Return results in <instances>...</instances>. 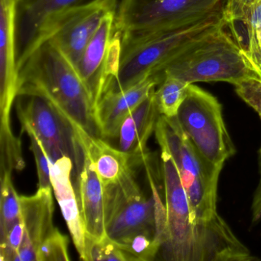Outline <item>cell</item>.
<instances>
[{
	"instance_id": "obj_10",
	"label": "cell",
	"mask_w": 261,
	"mask_h": 261,
	"mask_svg": "<svg viewBox=\"0 0 261 261\" xmlns=\"http://www.w3.org/2000/svg\"><path fill=\"white\" fill-rule=\"evenodd\" d=\"M117 7V0H108L66 13L47 29L38 46L49 42L76 67L103 18Z\"/></svg>"
},
{
	"instance_id": "obj_11",
	"label": "cell",
	"mask_w": 261,
	"mask_h": 261,
	"mask_svg": "<svg viewBox=\"0 0 261 261\" xmlns=\"http://www.w3.org/2000/svg\"><path fill=\"white\" fill-rule=\"evenodd\" d=\"M108 0H19L16 13L18 68L36 49L47 29L58 18Z\"/></svg>"
},
{
	"instance_id": "obj_27",
	"label": "cell",
	"mask_w": 261,
	"mask_h": 261,
	"mask_svg": "<svg viewBox=\"0 0 261 261\" xmlns=\"http://www.w3.org/2000/svg\"><path fill=\"white\" fill-rule=\"evenodd\" d=\"M24 234L22 218L10 229L7 237L0 240L1 261H19V249Z\"/></svg>"
},
{
	"instance_id": "obj_12",
	"label": "cell",
	"mask_w": 261,
	"mask_h": 261,
	"mask_svg": "<svg viewBox=\"0 0 261 261\" xmlns=\"http://www.w3.org/2000/svg\"><path fill=\"white\" fill-rule=\"evenodd\" d=\"M75 192L86 232L87 240L100 241L106 238L105 189L95 164L85 146L74 137Z\"/></svg>"
},
{
	"instance_id": "obj_28",
	"label": "cell",
	"mask_w": 261,
	"mask_h": 261,
	"mask_svg": "<svg viewBox=\"0 0 261 261\" xmlns=\"http://www.w3.org/2000/svg\"><path fill=\"white\" fill-rule=\"evenodd\" d=\"M238 95L256 111L261 120V79H250L234 85ZM261 159V148L259 149Z\"/></svg>"
},
{
	"instance_id": "obj_19",
	"label": "cell",
	"mask_w": 261,
	"mask_h": 261,
	"mask_svg": "<svg viewBox=\"0 0 261 261\" xmlns=\"http://www.w3.org/2000/svg\"><path fill=\"white\" fill-rule=\"evenodd\" d=\"M160 113L155 100V91L127 116L120 126L118 149L130 154L144 165L149 159L147 142L155 132Z\"/></svg>"
},
{
	"instance_id": "obj_5",
	"label": "cell",
	"mask_w": 261,
	"mask_h": 261,
	"mask_svg": "<svg viewBox=\"0 0 261 261\" xmlns=\"http://www.w3.org/2000/svg\"><path fill=\"white\" fill-rule=\"evenodd\" d=\"M155 134L160 149L171 155L176 166L194 219L210 221L220 218L217 196L223 166H215L201 156L185 135L175 117L160 115Z\"/></svg>"
},
{
	"instance_id": "obj_9",
	"label": "cell",
	"mask_w": 261,
	"mask_h": 261,
	"mask_svg": "<svg viewBox=\"0 0 261 261\" xmlns=\"http://www.w3.org/2000/svg\"><path fill=\"white\" fill-rule=\"evenodd\" d=\"M16 111L22 132L30 130L39 139L51 162L62 157L74 161L72 128L49 101L34 94H19Z\"/></svg>"
},
{
	"instance_id": "obj_25",
	"label": "cell",
	"mask_w": 261,
	"mask_h": 261,
	"mask_svg": "<svg viewBox=\"0 0 261 261\" xmlns=\"http://www.w3.org/2000/svg\"><path fill=\"white\" fill-rule=\"evenodd\" d=\"M67 260H70L68 239L56 227L39 247L38 261Z\"/></svg>"
},
{
	"instance_id": "obj_3",
	"label": "cell",
	"mask_w": 261,
	"mask_h": 261,
	"mask_svg": "<svg viewBox=\"0 0 261 261\" xmlns=\"http://www.w3.org/2000/svg\"><path fill=\"white\" fill-rule=\"evenodd\" d=\"M19 94L46 99L71 126L99 137L94 105L74 65L49 42L38 46L19 69Z\"/></svg>"
},
{
	"instance_id": "obj_26",
	"label": "cell",
	"mask_w": 261,
	"mask_h": 261,
	"mask_svg": "<svg viewBox=\"0 0 261 261\" xmlns=\"http://www.w3.org/2000/svg\"><path fill=\"white\" fill-rule=\"evenodd\" d=\"M25 133L30 137L31 149L36 161L39 178V189L53 188L50 176V161L48 155L36 136L30 130H27Z\"/></svg>"
},
{
	"instance_id": "obj_16",
	"label": "cell",
	"mask_w": 261,
	"mask_h": 261,
	"mask_svg": "<svg viewBox=\"0 0 261 261\" xmlns=\"http://www.w3.org/2000/svg\"><path fill=\"white\" fill-rule=\"evenodd\" d=\"M117 8L114 9L103 18L75 67L94 101V107L105 85L111 51L117 36Z\"/></svg>"
},
{
	"instance_id": "obj_18",
	"label": "cell",
	"mask_w": 261,
	"mask_h": 261,
	"mask_svg": "<svg viewBox=\"0 0 261 261\" xmlns=\"http://www.w3.org/2000/svg\"><path fill=\"white\" fill-rule=\"evenodd\" d=\"M73 167L74 163L69 157H62L56 162L50 161V176L56 199L66 221L76 250L81 259L86 260L87 235L75 189L71 182Z\"/></svg>"
},
{
	"instance_id": "obj_23",
	"label": "cell",
	"mask_w": 261,
	"mask_h": 261,
	"mask_svg": "<svg viewBox=\"0 0 261 261\" xmlns=\"http://www.w3.org/2000/svg\"><path fill=\"white\" fill-rule=\"evenodd\" d=\"M118 244L129 260H153L160 253V244L156 237L147 232L137 233Z\"/></svg>"
},
{
	"instance_id": "obj_20",
	"label": "cell",
	"mask_w": 261,
	"mask_h": 261,
	"mask_svg": "<svg viewBox=\"0 0 261 261\" xmlns=\"http://www.w3.org/2000/svg\"><path fill=\"white\" fill-rule=\"evenodd\" d=\"M74 137L85 146L94 161L103 186L115 183L128 170L140 166L137 158L113 147L103 139L79 127L71 126Z\"/></svg>"
},
{
	"instance_id": "obj_1",
	"label": "cell",
	"mask_w": 261,
	"mask_h": 261,
	"mask_svg": "<svg viewBox=\"0 0 261 261\" xmlns=\"http://www.w3.org/2000/svg\"><path fill=\"white\" fill-rule=\"evenodd\" d=\"M166 226L160 253L166 261H252L257 258L221 217L194 219L187 195L171 155L161 149Z\"/></svg>"
},
{
	"instance_id": "obj_14",
	"label": "cell",
	"mask_w": 261,
	"mask_h": 261,
	"mask_svg": "<svg viewBox=\"0 0 261 261\" xmlns=\"http://www.w3.org/2000/svg\"><path fill=\"white\" fill-rule=\"evenodd\" d=\"M224 29L261 77V0H225Z\"/></svg>"
},
{
	"instance_id": "obj_8",
	"label": "cell",
	"mask_w": 261,
	"mask_h": 261,
	"mask_svg": "<svg viewBox=\"0 0 261 261\" xmlns=\"http://www.w3.org/2000/svg\"><path fill=\"white\" fill-rule=\"evenodd\" d=\"M103 189L105 230L109 239L121 244L142 232L155 234L157 238L155 200L152 195L147 198L142 192L136 181L134 168Z\"/></svg>"
},
{
	"instance_id": "obj_7",
	"label": "cell",
	"mask_w": 261,
	"mask_h": 261,
	"mask_svg": "<svg viewBox=\"0 0 261 261\" xmlns=\"http://www.w3.org/2000/svg\"><path fill=\"white\" fill-rule=\"evenodd\" d=\"M224 0H122L116 15L121 37L146 36L205 16Z\"/></svg>"
},
{
	"instance_id": "obj_22",
	"label": "cell",
	"mask_w": 261,
	"mask_h": 261,
	"mask_svg": "<svg viewBox=\"0 0 261 261\" xmlns=\"http://www.w3.org/2000/svg\"><path fill=\"white\" fill-rule=\"evenodd\" d=\"M0 240L7 237L10 229L21 219L20 195L16 192L12 173L0 175Z\"/></svg>"
},
{
	"instance_id": "obj_4",
	"label": "cell",
	"mask_w": 261,
	"mask_h": 261,
	"mask_svg": "<svg viewBox=\"0 0 261 261\" xmlns=\"http://www.w3.org/2000/svg\"><path fill=\"white\" fill-rule=\"evenodd\" d=\"M189 85L197 82H227L235 85L261 79L224 27L199 39L172 59L160 73Z\"/></svg>"
},
{
	"instance_id": "obj_6",
	"label": "cell",
	"mask_w": 261,
	"mask_h": 261,
	"mask_svg": "<svg viewBox=\"0 0 261 261\" xmlns=\"http://www.w3.org/2000/svg\"><path fill=\"white\" fill-rule=\"evenodd\" d=\"M175 118L195 149L212 164L224 166L236 152L223 118L222 105L194 84L189 85Z\"/></svg>"
},
{
	"instance_id": "obj_2",
	"label": "cell",
	"mask_w": 261,
	"mask_h": 261,
	"mask_svg": "<svg viewBox=\"0 0 261 261\" xmlns=\"http://www.w3.org/2000/svg\"><path fill=\"white\" fill-rule=\"evenodd\" d=\"M224 4L205 16L180 27L146 36H120L118 58L110 69L98 100L107 94L126 89L149 76L159 77L165 67L181 51L224 27Z\"/></svg>"
},
{
	"instance_id": "obj_29",
	"label": "cell",
	"mask_w": 261,
	"mask_h": 261,
	"mask_svg": "<svg viewBox=\"0 0 261 261\" xmlns=\"http://www.w3.org/2000/svg\"><path fill=\"white\" fill-rule=\"evenodd\" d=\"M251 210L252 221L253 223L257 222L261 219V180L257 189L255 191Z\"/></svg>"
},
{
	"instance_id": "obj_30",
	"label": "cell",
	"mask_w": 261,
	"mask_h": 261,
	"mask_svg": "<svg viewBox=\"0 0 261 261\" xmlns=\"http://www.w3.org/2000/svg\"><path fill=\"white\" fill-rule=\"evenodd\" d=\"M259 175H260V180H261V159H259Z\"/></svg>"
},
{
	"instance_id": "obj_21",
	"label": "cell",
	"mask_w": 261,
	"mask_h": 261,
	"mask_svg": "<svg viewBox=\"0 0 261 261\" xmlns=\"http://www.w3.org/2000/svg\"><path fill=\"white\" fill-rule=\"evenodd\" d=\"M189 86V84L176 77L164 75L155 91V103L160 115L166 117L176 116L186 98Z\"/></svg>"
},
{
	"instance_id": "obj_24",
	"label": "cell",
	"mask_w": 261,
	"mask_h": 261,
	"mask_svg": "<svg viewBox=\"0 0 261 261\" xmlns=\"http://www.w3.org/2000/svg\"><path fill=\"white\" fill-rule=\"evenodd\" d=\"M86 260H129L120 246L108 237L100 241H86Z\"/></svg>"
},
{
	"instance_id": "obj_13",
	"label": "cell",
	"mask_w": 261,
	"mask_h": 261,
	"mask_svg": "<svg viewBox=\"0 0 261 261\" xmlns=\"http://www.w3.org/2000/svg\"><path fill=\"white\" fill-rule=\"evenodd\" d=\"M19 0H0V132H11L12 108L19 91L16 45Z\"/></svg>"
},
{
	"instance_id": "obj_17",
	"label": "cell",
	"mask_w": 261,
	"mask_h": 261,
	"mask_svg": "<svg viewBox=\"0 0 261 261\" xmlns=\"http://www.w3.org/2000/svg\"><path fill=\"white\" fill-rule=\"evenodd\" d=\"M53 188L39 189L31 196L20 195L24 234L19 249V261H38V250L56 230L53 224Z\"/></svg>"
},
{
	"instance_id": "obj_15",
	"label": "cell",
	"mask_w": 261,
	"mask_h": 261,
	"mask_svg": "<svg viewBox=\"0 0 261 261\" xmlns=\"http://www.w3.org/2000/svg\"><path fill=\"white\" fill-rule=\"evenodd\" d=\"M160 83L158 77L149 76L126 89L102 97L94 111L99 137L117 138L125 119L155 91Z\"/></svg>"
}]
</instances>
